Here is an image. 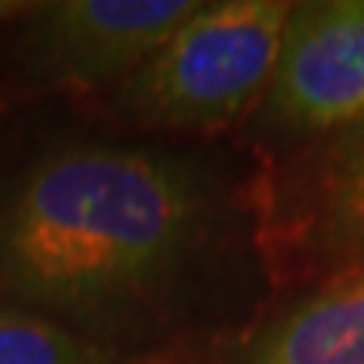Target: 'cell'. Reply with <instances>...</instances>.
Segmentation results:
<instances>
[{"mask_svg": "<svg viewBox=\"0 0 364 364\" xmlns=\"http://www.w3.org/2000/svg\"><path fill=\"white\" fill-rule=\"evenodd\" d=\"M0 364H100V352L43 316L0 310Z\"/></svg>", "mask_w": 364, "mask_h": 364, "instance_id": "cell-7", "label": "cell"}, {"mask_svg": "<svg viewBox=\"0 0 364 364\" xmlns=\"http://www.w3.org/2000/svg\"><path fill=\"white\" fill-rule=\"evenodd\" d=\"M322 231L346 252H364V119L331 143L318 173Z\"/></svg>", "mask_w": 364, "mask_h": 364, "instance_id": "cell-6", "label": "cell"}, {"mask_svg": "<svg viewBox=\"0 0 364 364\" xmlns=\"http://www.w3.org/2000/svg\"><path fill=\"white\" fill-rule=\"evenodd\" d=\"M267 109L301 131L364 119V0L291 6Z\"/></svg>", "mask_w": 364, "mask_h": 364, "instance_id": "cell-3", "label": "cell"}, {"mask_svg": "<svg viewBox=\"0 0 364 364\" xmlns=\"http://www.w3.org/2000/svg\"><path fill=\"white\" fill-rule=\"evenodd\" d=\"M198 9V0L43 4L28 31L31 64L70 85H104L149 61Z\"/></svg>", "mask_w": 364, "mask_h": 364, "instance_id": "cell-4", "label": "cell"}, {"mask_svg": "<svg viewBox=\"0 0 364 364\" xmlns=\"http://www.w3.org/2000/svg\"><path fill=\"white\" fill-rule=\"evenodd\" d=\"M13 9H18V4H0V16H6V13H13Z\"/></svg>", "mask_w": 364, "mask_h": 364, "instance_id": "cell-8", "label": "cell"}, {"mask_svg": "<svg viewBox=\"0 0 364 364\" xmlns=\"http://www.w3.org/2000/svg\"><path fill=\"white\" fill-rule=\"evenodd\" d=\"M200 213V182L170 155L49 152L0 200V289L67 313L122 304L179 264Z\"/></svg>", "mask_w": 364, "mask_h": 364, "instance_id": "cell-1", "label": "cell"}, {"mask_svg": "<svg viewBox=\"0 0 364 364\" xmlns=\"http://www.w3.org/2000/svg\"><path fill=\"white\" fill-rule=\"evenodd\" d=\"M249 364H364V270L273 322Z\"/></svg>", "mask_w": 364, "mask_h": 364, "instance_id": "cell-5", "label": "cell"}, {"mask_svg": "<svg viewBox=\"0 0 364 364\" xmlns=\"http://www.w3.org/2000/svg\"><path fill=\"white\" fill-rule=\"evenodd\" d=\"M291 4H200L149 61L124 79L122 107L158 128L225 124L258 97L279 58Z\"/></svg>", "mask_w": 364, "mask_h": 364, "instance_id": "cell-2", "label": "cell"}]
</instances>
